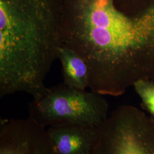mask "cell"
Listing matches in <instances>:
<instances>
[{
	"label": "cell",
	"mask_w": 154,
	"mask_h": 154,
	"mask_svg": "<svg viewBox=\"0 0 154 154\" xmlns=\"http://www.w3.org/2000/svg\"><path fill=\"white\" fill-rule=\"evenodd\" d=\"M62 35L86 62L97 93L119 97L139 81L154 80V0L133 9L117 0H75Z\"/></svg>",
	"instance_id": "6da1fadb"
},
{
	"label": "cell",
	"mask_w": 154,
	"mask_h": 154,
	"mask_svg": "<svg viewBox=\"0 0 154 154\" xmlns=\"http://www.w3.org/2000/svg\"><path fill=\"white\" fill-rule=\"evenodd\" d=\"M63 0H0V97L37 98L62 45Z\"/></svg>",
	"instance_id": "7a4b0ae2"
},
{
	"label": "cell",
	"mask_w": 154,
	"mask_h": 154,
	"mask_svg": "<svg viewBox=\"0 0 154 154\" xmlns=\"http://www.w3.org/2000/svg\"><path fill=\"white\" fill-rule=\"evenodd\" d=\"M104 95L64 83L47 88L29 105V116L40 126L83 125L98 126L109 116Z\"/></svg>",
	"instance_id": "3957f363"
},
{
	"label": "cell",
	"mask_w": 154,
	"mask_h": 154,
	"mask_svg": "<svg viewBox=\"0 0 154 154\" xmlns=\"http://www.w3.org/2000/svg\"><path fill=\"white\" fill-rule=\"evenodd\" d=\"M89 154H154V121L135 106H118L97 127Z\"/></svg>",
	"instance_id": "277c9868"
},
{
	"label": "cell",
	"mask_w": 154,
	"mask_h": 154,
	"mask_svg": "<svg viewBox=\"0 0 154 154\" xmlns=\"http://www.w3.org/2000/svg\"><path fill=\"white\" fill-rule=\"evenodd\" d=\"M0 154H56L46 128L29 116L1 119Z\"/></svg>",
	"instance_id": "5b68a950"
},
{
	"label": "cell",
	"mask_w": 154,
	"mask_h": 154,
	"mask_svg": "<svg viewBox=\"0 0 154 154\" xmlns=\"http://www.w3.org/2000/svg\"><path fill=\"white\" fill-rule=\"evenodd\" d=\"M97 126L61 125L47 129L56 154H89Z\"/></svg>",
	"instance_id": "8992f818"
},
{
	"label": "cell",
	"mask_w": 154,
	"mask_h": 154,
	"mask_svg": "<svg viewBox=\"0 0 154 154\" xmlns=\"http://www.w3.org/2000/svg\"><path fill=\"white\" fill-rule=\"evenodd\" d=\"M58 59L62 65L63 82L78 89L88 88V67L76 51L62 45L58 50Z\"/></svg>",
	"instance_id": "52a82bcc"
},
{
	"label": "cell",
	"mask_w": 154,
	"mask_h": 154,
	"mask_svg": "<svg viewBox=\"0 0 154 154\" xmlns=\"http://www.w3.org/2000/svg\"><path fill=\"white\" fill-rule=\"evenodd\" d=\"M135 91L142 101L143 109L149 112L154 121V82L152 80H140L133 86Z\"/></svg>",
	"instance_id": "ba28073f"
}]
</instances>
